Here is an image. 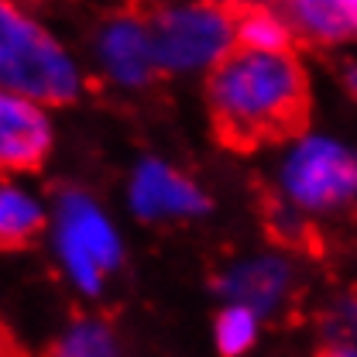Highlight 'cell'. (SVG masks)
<instances>
[{
	"instance_id": "obj_1",
	"label": "cell",
	"mask_w": 357,
	"mask_h": 357,
	"mask_svg": "<svg viewBox=\"0 0 357 357\" xmlns=\"http://www.w3.org/2000/svg\"><path fill=\"white\" fill-rule=\"evenodd\" d=\"M357 213V144L326 128H296L268 169V227L278 244H306L316 223Z\"/></svg>"
},
{
	"instance_id": "obj_2",
	"label": "cell",
	"mask_w": 357,
	"mask_h": 357,
	"mask_svg": "<svg viewBox=\"0 0 357 357\" xmlns=\"http://www.w3.org/2000/svg\"><path fill=\"white\" fill-rule=\"evenodd\" d=\"M210 121L227 144L255 148L299 128L310 107V79L292 52L234 48L203 79Z\"/></svg>"
},
{
	"instance_id": "obj_3",
	"label": "cell",
	"mask_w": 357,
	"mask_h": 357,
	"mask_svg": "<svg viewBox=\"0 0 357 357\" xmlns=\"http://www.w3.org/2000/svg\"><path fill=\"white\" fill-rule=\"evenodd\" d=\"M48 248L66 285L100 299L128 261V241L110 206L83 185H62L48 206Z\"/></svg>"
},
{
	"instance_id": "obj_4",
	"label": "cell",
	"mask_w": 357,
	"mask_h": 357,
	"mask_svg": "<svg viewBox=\"0 0 357 357\" xmlns=\"http://www.w3.org/2000/svg\"><path fill=\"white\" fill-rule=\"evenodd\" d=\"M0 86L55 110L83 96L86 69L52 28L21 3L0 0Z\"/></svg>"
},
{
	"instance_id": "obj_5",
	"label": "cell",
	"mask_w": 357,
	"mask_h": 357,
	"mask_svg": "<svg viewBox=\"0 0 357 357\" xmlns=\"http://www.w3.org/2000/svg\"><path fill=\"white\" fill-rule=\"evenodd\" d=\"M158 73L206 79L237 48V14L217 0H162L148 14Z\"/></svg>"
},
{
	"instance_id": "obj_6",
	"label": "cell",
	"mask_w": 357,
	"mask_h": 357,
	"mask_svg": "<svg viewBox=\"0 0 357 357\" xmlns=\"http://www.w3.org/2000/svg\"><path fill=\"white\" fill-rule=\"evenodd\" d=\"M124 210L144 227H182L213 213V196L182 165L141 155L124 176Z\"/></svg>"
},
{
	"instance_id": "obj_7",
	"label": "cell",
	"mask_w": 357,
	"mask_h": 357,
	"mask_svg": "<svg viewBox=\"0 0 357 357\" xmlns=\"http://www.w3.org/2000/svg\"><path fill=\"white\" fill-rule=\"evenodd\" d=\"M89 59L96 76L117 93H144L162 73L151 45L148 17L141 14H110L96 24L89 38Z\"/></svg>"
},
{
	"instance_id": "obj_8",
	"label": "cell",
	"mask_w": 357,
	"mask_h": 357,
	"mask_svg": "<svg viewBox=\"0 0 357 357\" xmlns=\"http://www.w3.org/2000/svg\"><path fill=\"white\" fill-rule=\"evenodd\" d=\"M220 303H237L255 310L261 319L278 316L299 289V265L285 248H261L237 255L220 268L213 282Z\"/></svg>"
},
{
	"instance_id": "obj_9",
	"label": "cell",
	"mask_w": 357,
	"mask_h": 357,
	"mask_svg": "<svg viewBox=\"0 0 357 357\" xmlns=\"http://www.w3.org/2000/svg\"><path fill=\"white\" fill-rule=\"evenodd\" d=\"M55 151L52 107L0 86V176H24Z\"/></svg>"
},
{
	"instance_id": "obj_10",
	"label": "cell",
	"mask_w": 357,
	"mask_h": 357,
	"mask_svg": "<svg viewBox=\"0 0 357 357\" xmlns=\"http://www.w3.org/2000/svg\"><path fill=\"white\" fill-rule=\"evenodd\" d=\"M48 199L21 178H0V251L24 248L48 230Z\"/></svg>"
},
{
	"instance_id": "obj_11",
	"label": "cell",
	"mask_w": 357,
	"mask_h": 357,
	"mask_svg": "<svg viewBox=\"0 0 357 357\" xmlns=\"http://www.w3.org/2000/svg\"><path fill=\"white\" fill-rule=\"evenodd\" d=\"M282 14L296 28V38L310 45H340L354 38L351 0H282Z\"/></svg>"
},
{
	"instance_id": "obj_12",
	"label": "cell",
	"mask_w": 357,
	"mask_h": 357,
	"mask_svg": "<svg viewBox=\"0 0 357 357\" xmlns=\"http://www.w3.org/2000/svg\"><path fill=\"white\" fill-rule=\"evenodd\" d=\"M45 357H124V351H121L117 330L107 319L79 316L55 337Z\"/></svg>"
},
{
	"instance_id": "obj_13",
	"label": "cell",
	"mask_w": 357,
	"mask_h": 357,
	"mask_svg": "<svg viewBox=\"0 0 357 357\" xmlns=\"http://www.w3.org/2000/svg\"><path fill=\"white\" fill-rule=\"evenodd\" d=\"M237 45L258 48V52H292L296 48V28L282 10L271 7H248L237 14Z\"/></svg>"
},
{
	"instance_id": "obj_14",
	"label": "cell",
	"mask_w": 357,
	"mask_h": 357,
	"mask_svg": "<svg viewBox=\"0 0 357 357\" xmlns=\"http://www.w3.org/2000/svg\"><path fill=\"white\" fill-rule=\"evenodd\" d=\"M261 316L237 303H220V312L213 319V344L223 357H244L261 337Z\"/></svg>"
},
{
	"instance_id": "obj_15",
	"label": "cell",
	"mask_w": 357,
	"mask_h": 357,
	"mask_svg": "<svg viewBox=\"0 0 357 357\" xmlns=\"http://www.w3.org/2000/svg\"><path fill=\"white\" fill-rule=\"evenodd\" d=\"M340 86L347 93V100L357 107V59H351V62L340 66Z\"/></svg>"
},
{
	"instance_id": "obj_16",
	"label": "cell",
	"mask_w": 357,
	"mask_h": 357,
	"mask_svg": "<svg viewBox=\"0 0 357 357\" xmlns=\"http://www.w3.org/2000/svg\"><path fill=\"white\" fill-rule=\"evenodd\" d=\"M319 357H357V344H326Z\"/></svg>"
},
{
	"instance_id": "obj_17",
	"label": "cell",
	"mask_w": 357,
	"mask_h": 357,
	"mask_svg": "<svg viewBox=\"0 0 357 357\" xmlns=\"http://www.w3.org/2000/svg\"><path fill=\"white\" fill-rule=\"evenodd\" d=\"M0 357H21V351L14 347V340L7 337V330L0 326Z\"/></svg>"
},
{
	"instance_id": "obj_18",
	"label": "cell",
	"mask_w": 357,
	"mask_h": 357,
	"mask_svg": "<svg viewBox=\"0 0 357 357\" xmlns=\"http://www.w3.org/2000/svg\"><path fill=\"white\" fill-rule=\"evenodd\" d=\"M354 38H357V7H354Z\"/></svg>"
},
{
	"instance_id": "obj_19",
	"label": "cell",
	"mask_w": 357,
	"mask_h": 357,
	"mask_svg": "<svg viewBox=\"0 0 357 357\" xmlns=\"http://www.w3.org/2000/svg\"><path fill=\"white\" fill-rule=\"evenodd\" d=\"M351 3H354V7H357V0H351Z\"/></svg>"
}]
</instances>
